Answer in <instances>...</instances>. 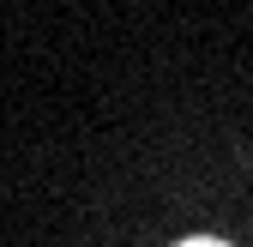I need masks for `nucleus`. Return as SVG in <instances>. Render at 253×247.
<instances>
[{
    "instance_id": "1",
    "label": "nucleus",
    "mask_w": 253,
    "mask_h": 247,
    "mask_svg": "<svg viewBox=\"0 0 253 247\" xmlns=\"http://www.w3.org/2000/svg\"><path fill=\"white\" fill-rule=\"evenodd\" d=\"M187 247H217V241H187Z\"/></svg>"
}]
</instances>
